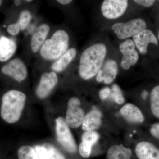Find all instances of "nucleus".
<instances>
[{"label":"nucleus","instance_id":"nucleus-1","mask_svg":"<svg viewBox=\"0 0 159 159\" xmlns=\"http://www.w3.org/2000/svg\"><path fill=\"white\" fill-rule=\"evenodd\" d=\"M107 53V49L102 43L94 44L83 52L79 67L80 76L89 80L97 75L102 68Z\"/></svg>","mask_w":159,"mask_h":159},{"label":"nucleus","instance_id":"nucleus-2","mask_svg":"<svg viewBox=\"0 0 159 159\" xmlns=\"http://www.w3.org/2000/svg\"><path fill=\"white\" fill-rule=\"evenodd\" d=\"M26 99L25 94L16 90L8 91L4 94L1 109L3 120L10 124L17 122L21 116Z\"/></svg>","mask_w":159,"mask_h":159},{"label":"nucleus","instance_id":"nucleus-3","mask_svg":"<svg viewBox=\"0 0 159 159\" xmlns=\"http://www.w3.org/2000/svg\"><path fill=\"white\" fill-rule=\"evenodd\" d=\"M69 36L64 30L54 32L50 39L46 40L41 48L40 53L43 58L48 60L59 59L68 50Z\"/></svg>","mask_w":159,"mask_h":159},{"label":"nucleus","instance_id":"nucleus-4","mask_svg":"<svg viewBox=\"0 0 159 159\" xmlns=\"http://www.w3.org/2000/svg\"><path fill=\"white\" fill-rule=\"evenodd\" d=\"M146 23L141 18L134 19L127 22H119L114 24L112 29L118 38L125 39L133 37L146 28Z\"/></svg>","mask_w":159,"mask_h":159},{"label":"nucleus","instance_id":"nucleus-5","mask_svg":"<svg viewBox=\"0 0 159 159\" xmlns=\"http://www.w3.org/2000/svg\"><path fill=\"white\" fill-rule=\"evenodd\" d=\"M56 132L57 141L66 151H77L76 142L64 118L59 117L56 119Z\"/></svg>","mask_w":159,"mask_h":159},{"label":"nucleus","instance_id":"nucleus-6","mask_svg":"<svg viewBox=\"0 0 159 159\" xmlns=\"http://www.w3.org/2000/svg\"><path fill=\"white\" fill-rule=\"evenodd\" d=\"M80 105V100L77 97H72L69 99L66 117V121L69 127L78 128L82 124L85 116Z\"/></svg>","mask_w":159,"mask_h":159},{"label":"nucleus","instance_id":"nucleus-7","mask_svg":"<svg viewBox=\"0 0 159 159\" xmlns=\"http://www.w3.org/2000/svg\"><path fill=\"white\" fill-rule=\"evenodd\" d=\"M128 6L127 0H105L101 5V12L106 18L116 19L123 15Z\"/></svg>","mask_w":159,"mask_h":159},{"label":"nucleus","instance_id":"nucleus-8","mask_svg":"<svg viewBox=\"0 0 159 159\" xmlns=\"http://www.w3.org/2000/svg\"><path fill=\"white\" fill-rule=\"evenodd\" d=\"M2 72L19 82L25 80L28 75L27 67L22 61L18 58L11 60L3 66Z\"/></svg>","mask_w":159,"mask_h":159},{"label":"nucleus","instance_id":"nucleus-9","mask_svg":"<svg viewBox=\"0 0 159 159\" xmlns=\"http://www.w3.org/2000/svg\"><path fill=\"white\" fill-rule=\"evenodd\" d=\"M57 74L54 72L43 74L35 92L37 97L40 99L47 98L57 84Z\"/></svg>","mask_w":159,"mask_h":159},{"label":"nucleus","instance_id":"nucleus-10","mask_svg":"<svg viewBox=\"0 0 159 159\" xmlns=\"http://www.w3.org/2000/svg\"><path fill=\"white\" fill-rule=\"evenodd\" d=\"M118 65L115 60H107L97 74V82L110 84L113 82L118 73Z\"/></svg>","mask_w":159,"mask_h":159},{"label":"nucleus","instance_id":"nucleus-11","mask_svg":"<svg viewBox=\"0 0 159 159\" xmlns=\"http://www.w3.org/2000/svg\"><path fill=\"white\" fill-rule=\"evenodd\" d=\"M133 40L139 52L142 54L147 53L148 45L150 43L157 46L158 45L157 39L153 32L147 29L139 32L133 37Z\"/></svg>","mask_w":159,"mask_h":159},{"label":"nucleus","instance_id":"nucleus-12","mask_svg":"<svg viewBox=\"0 0 159 159\" xmlns=\"http://www.w3.org/2000/svg\"><path fill=\"white\" fill-rule=\"evenodd\" d=\"M135 152L139 159H159V149L150 142H139L136 146Z\"/></svg>","mask_w":159,"mask_h":159},{"label":"nucleus","instance_id":"nucleus-13","mask_svg":"<svg viewBox=\"0 0 159 159\" xmlns=\"http://www.w3.org/2000/svg\"><path fill=\"white\" fill-rule=\"evenodd\" d=\"M120 113L125 120L130 123H142L145 119L140 110L131 103L123 106L120 110Z\"/></svg>","mask_w":159,"mask_h":159},{"label":"nucleus","instance_id":"nucleus-14","mask_svg":"<svg viewBox=\"0 0 159 159\" xmlns=\"http://www.w3.org/2000/svg\"><path fill=\"white\" fill-rule=\"evenodd\" d=\"M50 27L47 24L40 25L32 35L31 39V51L34 53H36L45 41L48 34Z\"/></svg>","mask_w":159,"mask_h":159},{"label":"nucleus","instance_id":"nucleus-15","mask_svg":"<svg viewBox=\"0 0 159 159\" xmlns=\"http://www.w3.org/2000/svg\"><path fill=\"white\" fill-rule=\"evenodd\" d=\"M102 123V114L100 111L94 109L84 117L82 129L86 131L94 130L99 128Z\"/></svg>","mask_w":159,"mask_h":159},{"label":"nucleus","instance_id":"nucleus-16","mask_svg":"<svg viewBox=\"0 0 159 159\" xmlns=\"http://www.w3.org/2000/svg\"><path fill=\"white\" fill-rule=\"evenodd\" d=\"M16 43L13 39L5 36L0 38V61H6L14 54Z\"/></svg>","mask_w":159,"mask_h":159},{"label":"nucleus","instance_id":"nucleus-17","mask_svg":"<svg viewBox=\"0 0 159 159\" xmlns=\"http://www.w3.org/2000/svg\"><path fill=\"white\" fill-rule=\"evenodd\" d=\"M77 54V50L74 48L68 50L62 56L57 59L51 66V69L56 72L64 70Z\"/></svg>","mask_w":159,"mask_h":159},{"label":"nucleus","instance_id":"nucleus-18","mask_svg":"<svg viewBox=\"0 0 159 159\" xmlns=\"http://www.w3.org/2000/svg\"><path fill=\"white\" fill-rule=\"evenodd\" d=\"M132 152L122 144L115 145L109 148L107 152V159H131Z\"/></svg>","mask_w":159,"mask_h":159},{"label":"nucleus","instance_id":"nucleus-19","mask_svg":"<svg viewBox=\"0 0 159 159\" xmlns=\"http://www.w3.org/2000/svg\"><path fill=\"white\" fill-rule=\"evenodd\" d=\"M122 54L120 66L123 70H129L130 67L135 65L139 60V53L136 50L127 51Z\"/></svg>","mask_w":159,"mask_h":159},{"label":"nucleus","instance_id":"nucleus-20","mask_svg":"<svg viewBox=\"0 0 159 159\" xmlns=\"http://www.w3.org/2000/svg\"><path fill=\"white\" fill-rule=\"evenodd\" d=\"M151 110L154 116L159 119V85L155 87L151 93Z\"/></svg>","mask_w":159,"mask_h":159},{"label":"nucleus","instance_id":"nucleus-21","mask_svg":"<svg viewBox=\"0 0 159 159\" xmlns=\"http://www.w3.org/2000/svg\"><path fill=\"white\" fill-rule=\"evenodd\" d=\"M17 154L18 159H39L33 147L29 145L20 147Z\"/></svg>","mask_w":159,"mask_h":159},{"label":"nucleus","instance_id":"nucleus-22","mask_svg":"<svg viewBox=\"0 0 159 159\" xmlns=\"http://www.w3.org/2000/svg\"><path fill=\"white\" fill-rule=\"evenodd\" d=\"M99 134L94 130L86 131L82 135V142L88 143L93 146L97 143L99 139Z\"/></svg>","mask_w":159,"mask_h":159},{"label":"nucleus","instance_id":"nucleus-23","mask_svg":"<svg viewBox=\"0 0 159 159\" xmlns=\"http://www.w3.org/2000/svg\"><path fill=\"white\" fill-rule=\"evenodd\" d=\"M112 97L115 102L118 104H123L125 102V98L121 89L117 84H114L111 89Z\"/></svg>","mask_w":159,"mask_h":159},{"label":"nucleus","instance_id":"nucleus-24","mask_svg":"<svg viewBox=\"0 0 159 159\" xmlns=\"http://www.w3.org/2000/svg\"><path fill=\"white\" fill-rule=\"evenodd\" d=\"M31 19L30 12L27 10H25L20 14L19 19L17 23L19 25L20 30H24L28 27Z\"/></svg>","mask_w":159,"mask_h":159},{"label":"nucleus","instance_id":"nucleus-25","mask_svg":"<svg viewBox=\"0 0 159 159\" xmlns=\"http://www.w3.org/2000/svg\"><path fill=\"white\" fill-rule=\"evenodd\" d=\"M43 145L48 149L49 159H66L62 154L53 145L48 143H46Z\"/></svg>","mask_w":159,"mask_h":159},{"label":"nucleus","instance_id":"nucleus-26","mask_svg":"<svg viewBox=\"0 0 159 159\" xmlns=\"http://www.w3.org/2000/svg\"><path fill=\"white\" fill-rule=\"evenodd\" d=\"M135 44L133 40L128 39L125 40L119 45V48L122 54L129 51L135 50Z\"/></svg>","mask_w":159,"mask_h":159},{"label":"nucleus","instance_id":"nucleus-27","mask_svg":"<svg viewBox=\"0 0 159 159\" xmlns=\"http://www.w3.org/2000/svg\"><path fill=\"white\" fill-rule=\"evenodd\" d=\"M92 145L85 142H81L79 145V152L81 156L85 158L89 157L92 150Z\"/></svg>","mask_w":159,"mask_h":159},{"label":"nucleus","instance_id":"nucleus-28","mask_svg":"<svg viewBox=\"0 0 159 159\" xmlns=\"http://www.w3.org/2000/svg\"><path fill=\"white\" fill-rule=\"evenodd\" d=\"M33 148L37 154L39 159H49L48 149L43 145H35Z\"/></svg>","mask_w":159,"mask_h":159},{"label":"nucleus","instance_id":"nucleus-29","mask_svg":"<svg viewBox=\"0 0 159 159\" xmlns=\"http://www.w3.org/2000/svg\"><path fill=\"white\" fill-rule=\"evenodd\" d=\"M20 29L17 23L11 24L7 28V32L11 35H16L19 33Z\"/></svg>","mask_w":159,"mask_h":159},{"label":"nucleus","instance_id":"nucleus-30","mask_svg":"<svg viewBox=\"0 0 159 159\" xmlns=\"http://www.w3.org/2000/svg\"><path fill=\"white\" fill-rule=\"evenodd\" d=\"M150 133L154 138L159 140V123H155L152 125Z\"/></svg>","mask_w":159,"mask_h":159},{"label":"nucleus","instance_id":"nucleus-31","mask_svg":"<svg viewBox=\"0 0 159 159\" xmlns=\"http://www.w3.org/2000/svg\"><path fill=\"white\" fill-rule=\"evenodd\" d=\"M138 5L145 7H149L153 5L155 1L153 0H135L134 1Z\"/></svg>","mask_w":159,"mask_h":159},{"label":"nucleus","instance_id":"nucleus-32","mask_svg":"<svg viewBox=\"0 0 159 159\" xmlns=\"http://www.w3.org/2000/svg\"><path fill=\"white\" fill-rule=\"evenodd\" d=\"M111 93L110 89L108 87L104 88L99 91V97L100 99L103 100L105 99L108 97Z\"/></svg>","mask_w":159,"mask_h":159},{"label":"nucleus","instance_id":"nucleus-33","mask_svg":"<svg viewBox=\"0 0 159 159\" xmlns=\"http://www.w3.org/2000/svg\"><path fill=\"white\" fill-rule=\"evenodd\" d=\"M57 2L60 4H61V5H66L70 4L73 1H71V0H57Z\"/></svg>","mask_w":159,"mask_h":159},{"label":"nucleus","instance_id":"nucleus-34","mask_svg":"<svg viewBox=\"0 0 159 159\" xmlns=\"http://www.w3.org/2000/svg\"><path fill=\"white\" fill-rule=\"evenodd\" d=\"M148 95V93L146 91H143L142 93V98L144 99H145L147 97V96Z\"/></svg>","mask_w":159,"mask_h":159},{"label":"nucleus","instance_id":"nucleus-35","mask_svg":"<svg viewBox=\"0 0 159 159\" xmlns=\"http://www.w3.org/2000/svg\"><path fill=\"white\" fill-rule=\"evenodd\" d=\"M15 3L16 5H17V6H19V5L20 4V1H15Z\"/></svg>","mask_w":159,"mask_h":159},{"label":"nucleus","instance_id":"nucleus-36","mask_svg":"<svg viewBox=\"0 0 159 159\" xmlns=\"http://www.w3.org/2000/svg\"><path fill=\"white\" fill-rule=\"evenodd\" d=\"M2 1H0V6H1V5H2Z\"/></svg>","mask_w":159,"mask_h":159},{"label":"nucleus","instance_id":"nucleus-37","mask_svg":"<svg viewBox=\"0 0 159 159\" xmlns=\"http://www.w3.org/2000/svg\"><path fill=\"white\" fill-rule=\"evenodd\" d=\"M25 2H32V1H25Z\"/></svg>","mask_w":159,"mask_h":159},{"label":"nucleus","instance_id":"nucleus-38","mask_svg":"<svg viewBox=\"0 0 159 159\" xmlns=\"http://www.w3.org/2000/svg\"><path fill=\"white\" fill-rule=\"evenodd\" d=\"M158 38L159 40V32H158Z\"/></svg>","mask_w":159,"mask_h":159}]
</instances>
